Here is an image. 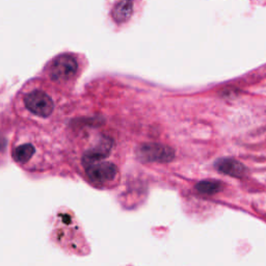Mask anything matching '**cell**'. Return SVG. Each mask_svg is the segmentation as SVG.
Here are the masks:
<instances>
[{
  "label": "cell",
  "mask_w": 266,
  "mask_h": 266,
  "mask_svg": "<svg viewBox=\"0 0 266 266\" xmlns=\"http://www.w3.org/2000/svg\"><path fill=\"white\" fill-rule=\"evenodd\" d=\"M136 156L142 163L168 164L174 160L175 151L167 145L147 143L137 147Z\"/></svg>",
  "instance_id": "cell-1"
},
{
  "label": "cell",
  "mask_w": 266,
  "mask_h": 266,
  "mask_svg": "<svg viewBox=\"0 0 266 266\" xmlns=\"http://www.w3.org/2000/svg\"><path fill=\"white\" fill-rule=\"evenodd\" d=\"M25 108L34 117L47 119L54 110V102L51 97L42 90H33L24 97Z\"/></svg>",
  "instance_id": "cell-2"
},
{
  "label": "cell",
  "mask_w": 266,
  "mask_h": 266,
  "mask_svg": "<svg viewBox=\"0 0 266 266\" xmlns=\"http://www.w3.org/2000/svg\"><path fill=\"white\" fill-rule=\"evenodd\" d=\"M85 170L88 179L96 186H104L112 182L118 175L117 166L105 160L91 165Z\"/></svg>",
  "instance_id": "cell-3"
},
{
  "label": "cell",
  "mask_w": 266,
  "mask_h": 266,
  "mask_svg": "<svg viewBox=\"0 0 266 266\" xmlns=\"http://www.w3.org/2000/svg\"><path fill=\"white\" fill-rule=\"evenodd\" d=\"M77 62L72 55L64 54L55 59L50 68V76L54 82L64 83L73 78L77 72Z\"/></svg>",
  "instance_id": "cell-4"
},
{
  "label": "cell",
  "mask_w": 266,
  "mask_h": 266,
  "mask_svg": "<svg viewBox=\"0 0 266 266\" xmlns=\"http://www.w3.org/2000/svg\"><path fill=\"white\" fill-rule=\"evenodd\" d=\"M113 142L109 137H102L101 140L87 151L84 152L82 163L84 168H88L91 165H95L97 163L104 161L106 157H108L109 153L111 152Z\"/></svg>",
  "instance_id": "cell-5"
},
{
  "label": "cell",
  "mask_w": 266,
  "mask_h": 266,
  "mask_svg": "<svg viewBox=\"0 0 266 266\" xmlns=\"http://www.w3.org/2000/svg\"><path fill=\"white\" fill-rule=\"evenodd\" d=\"M215 169L222 174L241 178L246 175L247 168L233 158H221L215 161Z\"/></svg>",
  "instance_id": "cell-6"
},
{
  "label": "cell",
  "mask_w": 266,
  "mask_h": 266,
  "mask_svg": "<svg viewBox=\"0 0 266 266\" xmlns=\"http://www.w3.org/2000/svg\"><path fill=\"white\" fill-rule=\"evenodd\" d=\"M133 0H120L112 8V19L114 20V22H117L118 24H122V23H125L131 18L133 14Z\"/></svg>",
  "instance_id": "cell-7"
},
{
  "label": "cell",
  "mask_w": 266,
  "mask_h": 266,
  "mask_svg": "<svg viewBox=\"0 0 266 266\" xmlns=\"http://www.w3.org/2000/svg\"><path fill=\"white\" fill-rule=\"evenodd\" d=\"M195 189L204 194H214L222 189V183L214 180H204L195 185Z\"/></svg>",
  "instance_id": "cell-8"
}]
</instances>
